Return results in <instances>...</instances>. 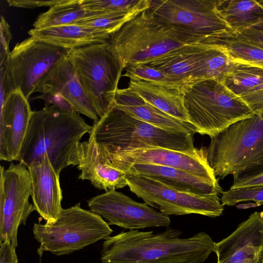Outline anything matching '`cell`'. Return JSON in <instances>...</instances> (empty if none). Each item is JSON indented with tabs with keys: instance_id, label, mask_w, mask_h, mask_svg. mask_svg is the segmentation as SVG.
Returning a JSON list of instances; mask_svg holds the SVG:
<instances>
[{
	"instance_id": "cell-1",
	"label": "cell",
	"mask_w": 263,
	"mask_h": 263,
	"mask_svg": "<svg viewBox=\"0 0 263 263\" xmlns=\"http://www.w3.org/2000/svg\"><path fill=\"white\" fill-rule=\"evenodd\" d=\"M178 230L160 233L132 230L109 236L103 243V263H202L214 251L215 242L202 231L182 238Z\"/></svg>"
},
{
	"instance_id": "cell-2",
	"label": "cell",
	"mask_w": 263,
	"mask_h": 263,
	"mask_svg": "<svg viewBox=\"0 0 263 263\" xmlns=\"http://www.w3.org/2000/svg\"><path fill=\"white\" fill-rule=\"evenodd\" d=\"M92 125L80 114L57 105L33 111L17 161L28 167L47 155L55 172L76 166L77 149Z\"/></svg>"
},
{
	"instance_id": "cell-3",
	"label": "cell",
	"mask_w": 263,
	"mask_h": 263,
	"mask_svg": "<svg viewBox=\"0 0 263 263\" xmlns=\"http://www.w3.org/2000/svg\"><path fill=\"white\" fill-rule=\"evenodd\" d=\"M209 37L165 22L145 10L110 35L109 49L123 69L144 64L173 49Z\"/></svg>"
},
{
	"instance_id": "cell-4",
	"label": "cell",
	"mask_w": 263,
	"mask_h": 263,
	"mask_svg": "<svg viewBox=\"0 0 263 263\" xmlns=\"http://www.w3.org/2000/svg\"><path fill=\"white\" fill-rule=\"evenodd\" d=\"M192 133H175L145 122L114 106L93 122L89 137L102 154L155 146L180 152L194 151Z\"/></svg>"
},
{
	"instance_id": "cell-5",
	"label": "cell",
	"mask_w": 263,
	"mask_h": 263,
	"mask_svg": "<svg viewBox=\"0 0 263 263\" xmlns=\"http://www.w3.org/2000/svg\"><path fill=\"white\" fill-rule=\"evenodd\" d=\"M183 98L188 122L196 133L210 138L231 124L255 115L240 97L216 80H202L195 83Z\"/></svg>"
},
{
	"instance_id": "cell-6",
	"label": "cell",
	"mask_w": 263,
	"mask_h": 263,
	"mask_svg": "<svg viewBox=\"0 0 263 263\" xmlns=\"http://www.w3.org/2000/svg\"><path fill=\"white\" fill-rule=\"evenodd\" d=\"M207 158L221 179L263 166V120L255 115L211 138Z\"/></svg>"
},
{
	"instance_id": "cell-7",
	"label": "cell",
	"mask_w": 263,
	"mask_h": 263,
	"mask_svg": "<svg viewBox=\"0 0 263 263\" xmlns=\"http://www.w3.org/2000/svg\"><path fill=\"white\" fill-rule=\"evenodd\" d=\"M109 225L100 216L81 208L80 203L63 209L52 224L34 223L32 232L40 243L37 253L66 255L81 250L112 233Z\"/></svg>"
},
{
	"instance_id": "cell-8",
	"label": "cell",
	"mask_w": 263,
	"mask_h": 263,
	"mask_svg": "<svg viewBox=\"0 0 263 263\" xmlns=\"http://www.w3.org/2000/svg\"><path fill=\"white\" fill-rule=\"evenodd\" d=\"M68 58L97 115L115 105L123 68L107 43L70 50Z\"/></svg>"
},
{
	"instance_id": "cell-9",
	"label": "cell",
	"mask_w": 263,
	"mask_h": 263,
	"mask_svg": "<svg viewBox=\"0 0 263 263\" xmlns=\"http://www.w3.org/2000/svg\"><path fill=\"white\" fill-rule=\"evenodd\" d=\"M125 174L130 191L165 215L194 214L215 218L223 213V205L217 194L186 192L145 176Z\"/></svg>"
},
{
	"instance_id": "cell-10",
	"label": "cell",
	"mask_w": 263,
	"mask_h": 263,
	"mask_svg": "<svg viewBox=\"0 0 263 263\" xmlns=\"http://www.w3.org/2000/svg\"><path fill=\"white\" fill-rule=\"evenodd\" d=\"M0 243L17 247V231L34 210L30 203L31 180L28 169L21 163L0 167Z\"/></svg>"
},
{
	"instance_id": "cell-11",
	"label": "cell",
	"mask_w": 263,
	"mask_h": 263,
	"mask_svg": "<svg viewBox=\"0 0 263 263\" xmlns=\"http://www.w3.org/2000/svg\"><path fill=\"white\" fill-rule=\"evenodd\" d=\"M70 50L30 36L17 43L8 61L14 90L29 99L44 78Z\"/></svg>"
},
{
	"instance_id": "cell-12",
	"label": "cell",
	"mask_w": 263,
	"mask_h": 263,
	"mask_svg": "<svg viewBox=\"0 0 263 263\" xmlns=\"http://www.w3.org/2000/svg\"><path fill=\"white\" fill-rule=\"evenodd\" d=\"M102 155L121 171L134 164H152L176 168L213 181H218L209 163L207 148L205 147L196 148L192 151L180 152L149 146Z\"/></svg>"
},
{
	"instance_id": "cell-13",
	"label": "cell",
	"mask_w": 263,
	"mask_h": 263,
	"mask_svg": "<svg viewBox=\"0 0 263 263\" xmlns=\"http://www.w3.org/2000/svg\"><path fill=\"white\" fill-rule=\"evenodd\" d=\"M87 202L90 211L107 220L109 225L132 230L168 227L171 224L168 216L115 190L97 195Z\"/></svg>"
},
{
	"instance_id": "cell-14",
	"label": "cell",
	"mask_w": 263,
	"mask_h": 263,
	"mask_svg": "<svg viewBox=\"0 0 263 263\" xmlns=\"http://www.w3.org/2000/svg\"><path fill=\"white\" fill-rule=\"evenodd\" d=\"M149 10L165 22L207 37L232 31L218 12L216 0H151Z\"/></svg>"
},
{
	"instance_id": "cell-15",
	"label": "cell",
	"mask_w": 263,
	"mask_h": 263,
	"mask_svg": "<svg viewBox=\"0 0 263 263\" xmlns=\"http://www.w3.org/2000/svg\"><path fill=\"white\" fill-rule=\"evenodd\" d=\"M35 92L42 94L39 97L45 101L53 98L57 102H66L73 111L87 116L94 122L99 119L67 54L49 72Z\"/></svg>"
},
{
	"instance_id": "cell-16",
	"label": "cell",
	"mask_w": 263,
	"mask_h": 263,
	"mask_svg": "<svg viewBox=\"0 0 263 263\" xmlns=\"http://www.w3.org/2000/svg\"><path fill=\"white\" fill-rule=\"evenodd\" d=\"M217 263H263V211L255 212L215 242Z\"/></svg>"
},
{
	"instance_id": "cell-17",
	"label": "cell",
	"mask_w": 263,
	"mask_h": 263,
	"mask_svg": "<svg viewBox=\"0 0 263 263\" xmlns=\"http://www.w3.org/2000/svg\"><path fill=\"white\" fill-rule=\"evenodd\" d=\"M33 111L28 99L15 90L0 107V160L16 161L28 128Z\"/></svg>"
},
{
	"instance_id": "cell-18",
	"label": "cell",
	"mask_w": 263,
	"mask_h": 263,
	"mask_svg": "<svg viewBox=\"0 0 263 263\" xmlns=\"http://www.w3.org/2000/svg\"><path fill=\"white\" fill-rule=\"evenodd\" d=\"M31 180V198L34 210L46 224L54 223L63 208L59 176L47 155L27 167Z\"/></svg>"
},
{
	"instance_id": "cell-19",
	"label": "cell",
	"mask_w": 263,
	"mask_h": 263,
	"mask_svg": "<svg viewBox=\"0 0 263 263\" xmlns=\"http://www.w3.org/2000/svg\"><path fill=\"white\" fill-rule=\"evenodd\" d=\"M76 166L81 172L78 178L89 181L99 190L107 192L127 186L125 173L100 153L90 137L77 146Z\"/></svg>"
},
{
	"instance_id": "cell-20",
	"label": "cell",
	"mask_w": 263,
	"mask_h": 263,
	"mask_svg": "<svg viewBox=\"0 0 263 263\" xmlns=\"http://www.w3.org/2000/svg\"><path fill=\"white\" fill-rule=\"evenodd\" d=\"M122 171L125 173L148 177L186 192L218 195L223 192L218 181H213L172 167L152 164H134Z\"/></svg>"
},
{
	"instance_id": "cell-21",
	"label": "cell",
	"mask_w": 263,
	"mask_h": 263,
	"mask_svg": "<svg viewBox=\"0 0 263 263\" xmlns=\"http://www.w3.org/2000/svg\"><path fill=\"white\" fill-rule=\"evenodd\" d=\"M115 105L145 122L175 133H196L190 123L182 122L150 104L128 88L118 89Z\"/></svg>"
},
{
	"instance_id": "cell-22",
	"label": "cell",
	"mask_w": 263,
	"mask_h": 263,
	"mask_svg": "<svg viewBox=\"0 0 263 263\" xmlns=\"http://www.w3.org/2000/svg\"><path fill=\"white\" fill-rule=\"evenodd\" d=\"M210 44H194L173 49L147 63L152 67L174 76L198 82L202 60Z\"/></svg>"
},
{
	"instance_id": "cell-23",
	"label": "cell",
	"mask_w": 263,
	"mask_h": 263,
	"mask_svg": "<svg viewBox=\"0 0 263 263\" xmlns=\"http://www.w3.org/2000/svg\"><path fill=\"white\" fill-rule=\"evenodd\" d=\"M29 35L41 42L72 50L107 43L110 34L83 26L71 24L42 29H31Z\"/></svg>"
},
{
	"instance_id": "cell-24",
	"label": "cell",
	"mask_w": 263,
	"mask_h": 263,
	"mask_svg": "<svg viewBox=\"0 0 263 263\" xmlns=\"http://www.w3.org/2000/svg\"><path fill=\"white\" fill-rule=\"evenodd\" d=\"M127 88L163 112L189 123L184 106V94L180 90L140 79H130Z\"/></svg>"
},
{
	"instance_id": "cell-25",
	"label": "cell",
	"mask_w": 263,
	"mask_h": 263,
	"mask_svg": "<svg viewBox=\"0 0 263 263\" xmlns=\"http://www.w3.org/2000/svg\"><path fill=\"white\" fill-rule=\"evenodd\" d=\"M218 12L233 32L263 22V8L256 1H216Z\"/></svg>"
},
{
	"instance_id": "cell-26",
	"label": "cell",
	"mask_w": 263,
	"mask_h": 263,
	"mask_svg": "<svg viewBox=\"0 0 263 263\" xmlns=\"http://www.w3.org/2000/svg\"><path fill=\"white\" fill-rule=\"evenodd\" d=\"M206 43L221 48L234 62L263 67V50L232 31L210 37Z\"/></svg>"
},
{
	"instance_id": "cell-27",
	"label": "cell",
	"mask_w": 263,
	"mask_h": 263,
	"mask_svg": "<svg viewBox=\"0 0 263 263\" xmlns=\"http://www.w3.org/2000/svg\"><path fill=\"white\" fill-rule=\"evenodd\" d=\"M222 82L240 97L263 84V67L233 61Z\"/></svg>"
},
{
	"instance_id": "cell-28",
	"label": "cell",
	"mask_w": 263,
	"mask_h": 263,
	"mask_svg": "<svg viewBox=\"0 0 263 263\" xmlns=\"http://www.w3.org/2000/svg\"><path fill=\"white\" fill-rule=\"evenodd\" d=\"M86 14L81 0H63L40 14L33 24V28L42 29L71 24L83 18Z\"/></svg>"
},
{
	"instance_id": "cell-29",
	"label": "cell",
	"mask_w": 263,
	"mask_h": 263,
	"mask_svg": "<svg viewBox=\"0 0 263 263\" xmlns=\"http://www.w3.org/2000/svg\"><path fill=\"white\" fill-rule=\"evenodd\" d=\"M123 77L129 79H140L155 82L166 87L180 90L183 94L197 83L152 67L145 64L133 65L126 68Z\"/></svg>"
},
{
	"instance_id": "cell-30",
	"label": "cell",
	"mask_w": 263,
	"mask_h": 263,
	"mask_svg": "<svg viewBox=\"0 0 263 263\" xmlns=\"http://www.w3.org/2000/svg\"><path fill=\"white\" fill-rule=\"evenodd\" d=\"M141 12H86V15L73 23L106 32L110 35Z\"/></svg>"
},
{
	"instance_id": "cell-31",
	"label": "cell",
	"mask_w": 263,
	"mask_h": 263,
	"mask_svg": "<svg viewBox=\"0 0 263 263\" xmlns=\"http://www.w3.org/2000/svg\"><path fill=\"white\" fill-rule=\"evenodd\" d=\"M86 12H141L150 7L151 0H81Z\"/></svg>"
},
{
	"instance_id": "cell-32",
	"label": "cell",
	"mask_w": 263,
	"mask_h": 263,
	"mask_svg": "<svg viewBox=\"0 0 263 263\" xmlns=\"http://www.w3.org/2000/svg\"><path fill=\"white\" fill-rule=\"evenodd\" d=\"M250 201L255 202L256 205L263 204V186L230 189L221 194V201L223 206H234Z\"/></svg>"
},
{
	"instance_id": "cell-33",
	"label": "cell",
	"mask_w": 263,
	"mask_h": 263,
	"mask_svg": "<svg viewBox=\"0 0 263 263\" xmlns=\"http://www.w3.org/2000/svg\"><path fill=\"white\" fill-rule=\"evenodd\" d=\"M230 189L250 186H263V166L235 174Z\"/></svg>"
},
{
	"instance_id": "cell-34",
	"label": "cell",
	"mask_w": 263,
	"mask_h": 263,
	"mask_svg": "<svg viewBox=\"0 0 263 263\" xmlns=\"http://www.w3.org/2000/svg\"><path fill=\"white\" fill-rule=\"evenodd\" d=\"M0 31V65H2L9 59L11 52L9 50V44L12 37L10 26L3 16H1Z\"/></svg>"
},
{
	"instance_id": "cell-35",
	"label": "cell",
	"mask_w": 263,
	"mask_h": 263,
	"mask_svg": "<svg viewBox=\"0 0 263 263\" xmlns=\"http://www.w3.org/2000/svg\"><path fill=\"white\" fill-rule=\"evenodd\" d=\"M255 115L263 109V84L240 97Z\"/></svg>"
},
{
	"instance_id": "cell-36",
	"label": "cell",
	"mask_w": 263,
	"mask_h": 263,
	"mask_svg": "<svg viewBox=\"0 0 263 263\" xmlns=\"http://www.w3.org/2000/svg\"><path fill=\"white\" fill-rule=\"evenodd\" d=\"M236 34L263 50V22Z\"/></svg>"
},
{
	"instance_id": "cell-37",
	"label": "cell",
	"mask_w": 263,
	"mask_h": 263,
	"mask_svg": "<svg viewBox=\"0 0 263 263\" xmlns=\"http://www.w3.org/2000/svg\"><path fill=\"white\" fill-rule=\"evenodd\" d=\"M63 0H50V1H31V0H8L9 6L24 8H35L40 7H51L54 5L61 3Z\"/></svg>"
},
{
	"instance_id": "cell-38",
	"label": "cell",
	"mask_w": 263,
	"mask_h": 263,
	"mask_svg": "<svg viewBox=\"0 0 263 263\" xmlns=\"http://www.w3.org/2000/svg\"><path fill=\"white\" fill-rule=\"evenodd\" d=\"M0 263H18L15 247L10 242L0 243Z\"/></svg>"
},
{
	"instance_id": "cell-39",
	"label": "cell",
	"mask_w": 263,
	"mask_h": 263,
	"mask_svg": "<svg viewBox=\"0 0 263 263\" xmlns=\"http://www.w3.org/2000/svg\"><path fill=\"white\" fill-rule=\"evenodd\" d=\"M257 115L259 116L263 120V109L257 114Z\"/></svg>"
},
{
	"instance_id": "cell-40",
	"label": "cell",
	"mask_w": 263,
	"mask_h": 263,
	"mask_svg": "<svg viewBox=\"0 0 263 263\" xmlns=\"http://www.w3.org/2000/svg\"><path fill=\"white\" fill-rule=\"evenodd\" d=\"M256 1L263 8V0H258Z\"/></svg>"
}]
</instances>
